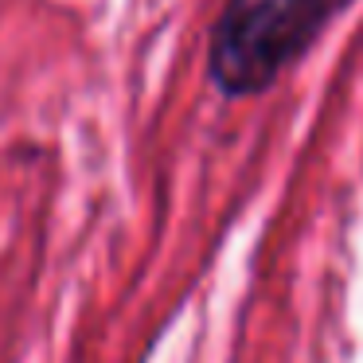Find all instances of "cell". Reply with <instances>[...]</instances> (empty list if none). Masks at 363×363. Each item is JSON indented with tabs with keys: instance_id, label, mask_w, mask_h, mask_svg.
I'll return each instance as SVG.
<instances>
[{
	"instance_id": "obj_1",
	"label": "cell",
	"mask_w": 363,
	"mask_h": 363,
	"mask_svg": "<svg viewBox=\"0 0 363 363\" xmlns=\"http://www.w3.org/2000/svg\"><path fill=\"white\" fill-rule=\"evenodd\" d=\"M355 0H227L207 40V74L223 98L266 94Z\"/></svg>"
}]
</instances>
